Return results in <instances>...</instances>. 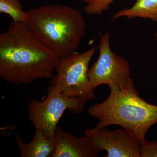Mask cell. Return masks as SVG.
I'll return each instance as SVG.
<instances>
[{
  "instance_id": "7c38bea8",
  "label": "cell",
  "mask_w": 157,
  "mask_h": 157,
  "mask_svg": "<svg viewBox=\"0 0 157 157\" xmlns=\"http://www.w3.org/2000/svg\"><path fill=\"white\" fill-rule=\"evenodd\" d=\"M86 6L84 8L88 15H101L109 9V6L115 0H83Z\"/></svg>"
},
{
  "instance_id": "52a82bcc",
  "label": "cell",
  "mask_w": 157,
  "mask_h": 157,
  "mask_svg": "<svg viewBox=\"0 0 157 157\" xmlns=\"http://www.w3.org/2000/svg\"><path fill=\"white\" fill-rule=\"evenodd\" d=\"M85 133L101 152H107L105 157H141L140 141L125 129L111 131L95 127Z\"/></svg>"
},
{
  "instance_id": "8fae6325",
  "label": "cell",
  "mask_w": 157,
  "mask_h": 157,
  "mask_svg": "<svg viewBox=\"0 0 157 157\" xmlns=\"http://www.w3.org/2000/svg\"><path fill=\"white\" fill-rule=\"evenodd\" d=\"M23 9L19 0H0V13L9 15L13 21L26 22L27 11Z\"/></svg>"
},
{
  "instance_id": "5bb4252c",
  "label": "cell",
  "mask_w": 157,
  "mask_h": 157,
  "mask_svg": "<svg viewBox=\"0 0 157 157\" xmlns=\"http://www.w3.org/2000/svg\"><path fill=\"white\" fill-rule=\"evenodd\" d=\"M155 36L156 38H157V31H156V32L155 34Z\"/></svg>"
},
{
  "instance_id": "ba28073f",
  "label": "cell",
  "mask_w": 157,
  "mask_h": 157,
  "mask_svg": "<svg viewBox=\"0 0 157 157\" xmlns=\"http://www.w3.org/2000/svg\"><path fill=\"white\" fill-rule=\"evenodd\" d=\"M55 149L51 157H96L100 153L86 135L77 137L58 126Z\"/></svg>"
},
{
  "instance_id": "277c9868",
  "label": "cell",
  "mask_w": 157,
  "mask_h": 157,
  "mask_svg": "<svg viewBox=\"0 0 157 157\" xmlns=\"http://www.w3.org/2000/svg\"><path fill=\"white\" fill-rule=\"evenodd\" d=\"M93 47L82 53L59 58L48 87L68 97H79L87 101L96 98L89 78L90 62L95 52Z\"/></svg>"
},
{
  "instance_id": "7a4b0ae2",
  "label": "cell",
  "mask_w": 157,
  "mask_h": 157,
  "mask_svg": "<svg viewBox=\"0 0 157 157\" xmlns=\"http://www.w3.org/2000/svg\"><path fill=\"white\" fill-rule=\"evenodd\" d=\"M26 24L42 44L59 58L76 52L86 23L77 9L59 4L41 6L27 11Z\"/></svg>"
},
{
  "instance_id": "6da1fadb",
  "label": "cell",
  "mask_w": 157,
  "mask_h": 157,
  "mask_svg": "<svg viewBox=\"0 0 157 157\" xmlns=\"http://www.w3.org/2000/svg\"><path fill=\"white\" fill-rule=\"evenodd\" d=\"M59 59L25 22L12 21L0 35V77L9 83L19 86L51 79Z\"/></svg>"
},
{
  "instance_id": "8992f818",
  "label": "cell",
  "mask_w": 157,
  "mask_h": 157,
  "mask_svg": "<svg viewBox=\"0 0 157 157\" xmlns=\"http://www.w3.org/2000/svg\"><path fill=\"white\" fill-rule=\"evenodd\" d=\"M98 60L91 67L88 76L93 90L99 86L113 84L120 90H124L133 81L130 76L128 61L113 52L109 46V35L105 33L100 37Z\"/></svg>"
},
{
  "instance_id": "3957f363",
  "label": "cell",
  "mask_w": 157,
  "mask_h": 157,
  "mask_svg": "<svg viewBox=\"0 0 157 157\" xmlns=\"http://www.w3.org/2000/svg\"><path fill=\"white\" fill-rule=\"evenodd\" d=\"M110 93L104 102L89 108L88 113L98 122L95 127L117 125L135 136L140 143L146 140L149 129L157 123V106L140 98L134 82L124 90L109 86Z\"/></svg>"
},
{
  "instance_id": "9c48e42d",
  "label": "cell",
  "mask_w": 157,
  "mask_h": 157,
  "mask_svg": "<svg viewBox=\"0 0 157 157\" xmlns=\"http://www.w3.org/2000/svg\"><path fill=\"white\" fill-rule=\"evenodd\" d=\"M15 139L21 157H51L55 149V137L48 139L39 129H36L33 138L30 143H25L18 134L15 135Z\"/></svg>"
},
{
  "instance_id": "5b68a950",
  "label": "cell",
  "mask_w": 157,
  "mask_h": 157,
  "mask_svg": "<svg viewBox=\"0 0 157 157\" xmlns=\"http://www.w3.org/2000/svg\"><path fill=\"white\" fill-rule=\"evenodd\" d=\"M88 101L79 97H67L48 87L44 100L32 99L28 103L29 120L35 129L41 130L48 139H52L65 111L69 110L73 114H79Z\"/></svg>"
},
{
  "instance_id": "4fadbf2b",
  "label": "cell",
  "mask_w": 157,
  "mask_h": 157,
  "mask_svg": "<svg viewBox=\"0 0 157 157\" xmlns=\"http://www.w3.org/2000/svg\"><path fill=\"white\" fill-rule=\"evenodd\" d=\"M141 157H157V140L149 142L146 140L140 143Z\"/></svg>"
},
{
  "instance_id": "30bf717a",
  "label": "cell",
  "mask_w": 157,
  "mask_h": 157,
  "mask_svg": "<svg viewBox=\"0 0 157 157\" xmlns=\"http://www.w3.org/2000/svg\"><path fill=\"white\" fill-rule=\"evenodd\" d=\"M122 17L128 19L140 17L157 22V0H136L131 8L123 9L113 14L112 21Z\"/></svg>"
}]
</instances>
